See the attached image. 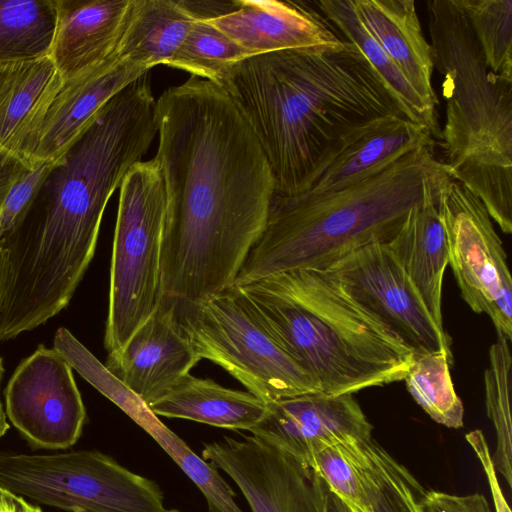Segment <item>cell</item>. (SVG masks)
Masks as SVG:
<instances>
[{
    "mask_svg": "<svg viewBox=\"0 0 512 512\" xmlns=\"http://www.w3.org/2000/svg\"><path fill=\"white\" fill-rule=\"evenodd\" d=\"M240 287L323 394H354L406 377L413 352L324 270L284 272Z\"/></svg>",
    "mask_w": 512,
    "mask_h": 512,
    "instance_id": "5b68a950",
    "label": "cell"
},
{
    "mask_svg": "<svg viewBox=\"0 0 512 512\" xmlns=\"http://www.w3.org/2000/svg\"><path fill=\"white\" fill-rule=\"evenodd\" d=\"M156 121L163 294L197 300L235 285L266 227L274 179L253 131L213 81L191 76L166 89Z\"/></svg>",
    "mask_w": 512,
    "mask_h": 512,
    "instance_id": "6da1fadb",
    "label": "cell"
},
{
    "mask_svg": "<svg viewBox=\"0 0 512 512\" xmlns=\"http://www.w3.org/2000/svg\"><path fill=\"white\" fill-rule=\"evenodd\" d=\"M441 190L411 209L387 245L436 324L443 328L442 284L449 254L437 207Z\"/></svg>",
    "mask_w": 512,
    "mask_h": 512,
    "instance_id": "7402d4cb",
    "label": "cell"
},
{
    "mask_svg": "<svg viewBox=\"0 0 512 512\" xmlns=\"http://www.w3.org/2000/svg\"><path fill=\"white\" fill-rule=\"evenodd\" d=\"M0 512H44L20 496L0 486Z\"/></svg>",
    "mask_w": 512,
    "mask_h": 512,
    "instance_id": "f35d334b",
    "label": "cell"
},
{
    "mask_svg": "<svg viewBox=\"0 0 512 512\" xmlns=\"http://www.w3.org/2000/svg\"><path fill=\"white\" fill-rule=\"evenodd\" d=\"M194 20L181 0H131L115 56L146 70L166 66Z\"/></svg>",
    "mask_w": 512,
    "mask_h": 512,
    "instance_id": "cb8c5ba5",
    "label": "cell"
},
{
    "mask_svg": "<svg viewBox=\"0 0 512 512\" xmlns=\"http://www.w3.org/2000/svg\"><path fill=\"white\" fill-rule=\"evenodd\" d=\"M364 512H420L418 499L423 486L372 439L364 443L360 466Z\"/></svg>",
    "mask_w": 512,
    "mask_h": 512,
    "instance_id": "4316f807",
    "label": "cell"
},
{
    "mask_svg": "<svg viewBox=\"0 0 512 512\" xmlns=\"http://www.w3.org/2000/svg\"><path fill=\"white\" fill-rule=\"evenodd\" d=\"M465 438L482 464L483 470L491 487L490 489L496 512H511L501 492L492 456L490 455L489 447L482 431L473 430L467 433Z\"/></svg>",
    "mask_w": 512,
    "mask_h": 512,
    "instance_id": "8d00e7d4",
    "label": "cell"
},
{
    "mask_svg": "<svg viewBox=\"0 0 512 512\" xmlns=\"http://www.w3.org/2000/svg\"><path fill=\"white\" fill-rule=\"evenodd\" d=\"M199 361L178 325L175 299L164 296L125 345L108 353L104 365L150 407L169 394Z\"/></svg>",
    "mask_w": 512,
    "mask_h": 512,
    "instance_id": "9a60e30c",
    "label": "cell"
},
{
    "mask_svg": "<svg viewBox=\"0 0 512 512\" xmlns=\"http://www.w3.org/2000/svg\"><path fill=\"white\" fill-rule=\"evenodd\" d=\"M324 512H357L355 507L333 492L325 484V511Z\"/></svg>",
    "mask_w": 512,
    "mask_h": 512,
    "instance_id": "ab89813d",
    "label": "cell"
},
{
    "mask_svg": "<svg viewBox=\"0 0 512 512\" xmlns=\"http://www.w3.org/2000/svg\"><path fill=\"white\" fill-rule=\"evenodd\" d=\"M9 429V424L6 419V413L3 408V404L0 398V439L5 435Z\"/></svg>",
    "mask_w": 512,
    "mask_h": 512,
    "instance_id": "b9f144b4",
    "label": "cell"
},
{
    "mask_svg": "<svg viewBox=\"0 0 512 512\" xmlns=\"http://www.w3.org/2000/svg\"><path fill=\"white\" fill-rule=\"evenodd\" d=\"M435 144L426 127L403 115L377 119L343 145L308 191L321 193L342 189L382 172L420 147Z\"/></svg>",
    "mask_w": 512,
    "mask_h": 512,
    "instance_id": "ffe728a7",
    "label": "cell"
},
{
    "mask_svg": "<svg viewBox=\"0 0 512 512\" xmlns=\"http://www.w3.org/2000/svg\"><path fill=\"white\" fill-rule=\"evenodd\" d=\"M57 21L49 57L63 81L115 55L131 0H55Z\"/></svg>",
    "mask_w": 512,
    "mask_h": 512,
    "instance_id": "ac0fdd59",
    "label": "cell"
},
{
    "mask_svg": "<svg viewBox=\"0 0 512 512\" xmlns=\"http://www.w3.org/2000/svg\"><path fill=\"white\" fill-rule=\"evenodd\" d=\"M266 405L264 417L249 432L309 466L323 445L371 439L373 426L353 394L307 393Z\"/></svg>",
    "mask_w": 512,
    "mask_h": 512,
    "instance_id": "5bb4252c",
    "label": "cell"
},
{
    "mask_svg": "<svg viewBox=\"0 0 512 512\" xmlns=\"http://www.w3.org/2000/svg\"><path fill=\"white\" fill-rule=\"evenodd\" d=\"M0 486L68 512H167L155 481L96 450L0 451Z\"/></svg>",
    "mask_w": 512,
    "mask_h": 512,
    "instance_id": "9c48e42d",
    "label": "cell"
},
{
    "mask_svg": "<svg viewBox=\"0 0 512 512\" xmlns=\"http://www.w3.org/2000/svg\"><path fill=\"white\" fill-rule=\"evenodd\" d=\"M452 353L413 354L405 381L418 405L437 423L448 428L464 425V406L450 374Z\"/></svg>",
    "mask_w": 512,
    "mask_h": 512,
    "instance_id": "83f0119b",
    "label": "cell"
},
{
    "mask_svg": "<svg viewBox=\"0 0 512 512\" xmlns=\"http://www.w3.org/2000/svg\"><path fill=\"white\" fill-rule=\"evenodd\" d=\"M150 436L172 458L206 499L207 512H243L235 493L219 470L198 456L180 437L162 424Z\"/></svg>",
    "mask_w": 512,
    "mask_h": 512,
    "instance_id": "d6a6232c",
    "label": "cell"
},
{
    "mask_svg": "<svg viewBox=\"0 0 512 512\" xmlns=\"http://www.w3.org/2000/svg\"><path fill=\"white\" fill-rule=\"evenodd\" d=\"M202 458L236 483L252 512H324L325 483L306 463L258 438L204 444Z\"/></svg>",
    "mask_w": 512,
    "mask_h": 512,
    "instance_id": "4fadbf2b",
    "label": "cell"
},
{
    "mask_svg": "<svg viewBox=\"0 0 512 512\" xmlns=\"http://www.w3.org/2000/svg\"><path fill=\"white\" fill-rule=\"evenodd\" d=\"M3 374H4L3 360L0 357V383H1V380H2V377H3Z\"/></svg>",
    "mask_w": 512,
    "mask_h": 512,
    "instance_id": "7bdbcfd3",
    "label": "cell"
},
{
    "mask_svg": "<svg viewBox=\"0 0 512 512\" xmlns=\"http://www.w3.org/2000/svg\"><path fill=\"white\" fill-rule=\"evenodd\" d=\"M53 349L146 433L150 434L162 424L150 407L113 375L67 328L57 329Z\"/></svg>",
    "mask_w": 512,
    "mask_h": 512,
    "instance_id": "f1b7e54d",
    "label": "cell"
},
{
    "mask_svg": "<svg viewBox=\"0 0 512 512\" xmlns=\"http://www.w3.org/2000/svg\"><path fill=\"white\" fill-rule=\"evenodd\" d=\"M489 368L484 373L487 415L492 421L497 446L492 457L495 469L512 485L511 469V367L510 341L497 335L489 349Z\"/></svg>",
    "mask_w": 512,
    "mask_h": 512,
    "instance_id": "f546056e",
    "label": "cell"
},
{
    "mask_svg": "<svg viewBox=\"0 0 512 512\" xmlns=\"http://www.w3.org/2000/svg\"><path fill=\"white\" fill-rule=\"evenodd\" d=\"M434 147H420L342 189L274 194L264 232L235 285L294 270H324L356 249L387 243L411 209L451 179Z\"/></svg>",
    "mask_w": 512,
    "mask_h": 512,
    "instance_id": "277c9868",
    "label": "cell"
},
{
    "mask_svg": "<svg viewBox=\"0 0 512 512\" xmlns=\"http://www.w3.org/2000/svg\"><path fill=\"white\" fill-rule=\"evenodd\" d=\"M6 415L33 446L68 449L87 419L71 366L40 344L12 374L4 391Z\"/></svg>",
    "mask_w": 512,
    "mask_h": 512,
    "instance_id": "7c38bea8",
    "label": "cell"
},
{
    "mask_svg": "<svg viewBox=\"0 0 512 512\" xmlns=\"http://www.w3.org/2000/svg\"><path fill=\"white\" fill-rule=\"evenodd\" d=\"M167 512H180V511L177 509H167Z\"/></svg>",
    "mask_w": 512,
    "mask_h": 512,
    "instance_id": "ee69618b",
    "label": "cell"
},
{
    "mask_svg": "<svg viewBox=\"0 0 512 512\" xmlns=\"http://www.w3.org/2000/svg\"><path fill=\"white\" fill-rule=\"evenodd\" d=\"M165 187L155 158L139 161L120 186L104 346L121 349L164 297Z\"/></svg>",
    "mask_w": 512,
    "mask_h": 512,
    "instance_id": "ba28073f",
    "label": "cell"
},
{
    "mask_svg": "<svg viewBox=\"0 0 512 512\" xmlns=\"http://www.w3.org/2000/svg\"><path fill=\"white\" fill-rule=\"evenodd\" d=\"M324 271L413 354L452 353L451 338L436 324L387 243L356 249Z\"/></svg>",
    "mask_w": 512,
    "mask_h": 512,
    "instance_id": "8fae6325",
    "label": "cell"
},
{
    "mask_svg": "<svg viewBox=\"0 0 512 512\" xmlns=\"http://www.w3.org/2000/svg\"><path fill=\"white\" fill-rule=\"evenodd\" d=\"M157 134L148 73L112 97L53 163L4 239L14 269L49 288L77 286L95 253L106 205Z\"/></svg>",
    "mask_w": 512,
    "mask_h": 512,
    "instance_id": "3957f363",
    "label": "cell"
},
{
    "mask_svg": "<svg viewBox=\"0 0 512 512\" xmlns=\"http://www.w3.org/2000/svg\"><path fill=\"white\" fill-rule=\"evenodd\" d=\"M486 64L512 79V0H460Z\"/></svg>",
    "mask_w": 512,
    "mask_h": 512,
    "instance_id": "1f68e13d",
    "label": "cell"
},
{
    "mask_svg": "<svg viewBox=\"0 0 512 512\" xmlns=\"http://www.w3.org/2000/svg\"><path fill=\"white\" fill-rule=\"evenodd\" d=\"M7 254L5 249L0 246V310L3 301L5 282H6Z\"/></svg>",
    "mask_w": 512,
    "mask_h": 512,
    "instance_id": "60d3db41",
    "label": "cell"
},
{
    "mask_svg": "<svg viewBox=\"0 0 512 512\" xmlns=\"http://www.w3.org/2000/svg\"><path fill=\"white\" fill-rule=\"evenodd\" d=\"M250 56L208 20L195 19L182 45L166 66L216 82L225 69Z\"/></svg>",
    "mask_w": 512,
    "mask_h": 512,
    "instance_id": "4dcf8cb0",
    "label": "cell"
},
{
    "mask_svg": "<svg viewBox=\"0 0 512 512\" xmlns=\"http://www.w3.org/2000/svg\"><path fill=\"white\" fill-rule=\"evenodd\" d=\"M354 507H355V506H354ZM355 509H356V511H357V512H364L363 510H361V509H359V508H357V507H355Z\"/></svg>",
    "mask_w": 512,
    "mask_h": 512,
    "instance_id": "f6af8a7d",
    "label": "cell"
},
{
    "mask_svg": "<svg viewBox=\"0 0 512 512\" xmlns=\"http://www.w3.org/2000/svg\"><path fill=\"white\" fill-rule=\"evenodd\" d=\"M359 19L426 105L437 112L431 44L423 35L414 0H353Z\"/></svg>",
    "mask_w": 512,
    "mask_h": 512,
    "instance_id": "44dd1931",
    "label": "cell"
},
{
    "mask_svg": "<svg viewBox=\"0 0 512 512\" xmlns=\"http://www.w3.org/2000/svg\"><path fill=\"white\" fill-rule=\"evenodd\" d=\"M449 265L462 299L490 317L497 335L512 339V277L507 254L486 207L463 184L449 179L439 195Z\"/></svg>",
    "mask_w": 512,
    "mask_h": 512,
    "instance_id": "30bf717a",
    "label": "cell"
},
{
    "mask_svg": "<svg viewBox=\"0 0 512 512\" xmlns=\"http://www.w3.org/2000/svg\"><path fill=\"white\" fill-rule=\"evenodd\" d=\"M56 21L55 0H0V63L49 56Z\"/></svg>",
    "mask_w": 512,
    "mask_h": 512,
    "instance_id": "484cf974",
    "label": "cell"
},
{
    "mask_svg": "<svg viewBox=\"0 0 512 512\" xmlns=\"http://www.w3.org/2000/svg\"><path fill=\"white\" fill-rule=\"evenodd\" d=\"M208 20L250 56L293 49L337 48L344 39L310 1L235 0Z\"/></svg>",
    "mask_w": 512,
    "mask_h": 512,
    "instance_id": "2e32d148",
    "label": "cell"
},
{
    "mask_svg": "<svg viewBox=\"0 0 512 512\" xmlns=\"http://www.w3.org/2000/svg\"><path fill=\"white\" fill-rule=\"evenodd\" d=\"M52 165L37 163L13 185L0 212V243L32 204Z\"/></svg>",
    "mask_w": 512,
    "mask_h": 512,
    "instance_id": "e575fe53",
    "label": "cell"
},
{
    "mask_svg": "<svg viewBox=\"0 0 512 512\" xmlns=\"http://www.w3.org/2000/svg\"><path fill=\"white\" fill-rule=\"evenodd\" d=\"M175 316L200 360L222 367L264 403L321 392L276 341L240 286L197 300L175 299Z\"/></svg>",
    "mask_w": 512,
    "mask_h": 512,
    "instance_id": "52a82bcc",
    "label": "cell"
},
{
    "mask_svg": "<svg viewBox=\"0 0 512 512\" xmlns=\"http://www.w3.org/2000/svg\"><path fill=\"white\" fill-rule=\"evenodd\" d=\"M219 84L257 138L275 194L309 190L343 145L371 122L403 115L352 43L245 57ZM404 116V115H403Z\"/></svg>",
    "mask_w": 512,
    "mask_h": 512,
    "instance_id": "7a4b0ae2",
    "label": "cell"
},
{
    "mask_svg": "<svg viewBox=\"0 0 512 512\" xmlns=\"http://www.w3.org/2000/svg\"><path fill=\"white\" fill-rule=\"evenodd\" d=\"M366 441L323 445L313 453L310 461V467L324 483L355 507H360L362 503L360 466Z\"/></svg>",
    "mask_w": 512,
    "mask_h": 512,
    "instance_id": "836d02e7",
    "label": "cell"
},
{
    "mask_svg": "<svg viewBox=\"0 0 512 512\" xmlns=\"http://www.w3.org/2000/svg\"><path fill=\"white\" fill-rule=\"evenodd\" d=\"M148 72L121 62L114 55L63 81L40 127L33 163H54L60 159L112 97Z\"/></svg>",
    "mask_w": 512,
    "mask_h": 512,
    "instance_id": "e0dca14e",
    "label": "cell"
},
{
    "mask_svg": "<svg viewBox=\"0 0 512 512\" xmlns=\"http://www.w3.org/2000/svg\"><path fill=\"white\" fill-rule=\"evenodd\" d=\"M418 505L420 512H492L484 495H452L441 491H420Z\"/></svg>",
    "mask_w": 512,
    "mask_h": 512,
    "instance_id": "d590c367",
    "label": "cell"
},
{
    "mask_svg": "<svg viewBox=\"0 0 512 512\" xmlns=\"http://www.w3.org/2000/svg\"><path fill=\"white\" fill-rule=\"evenodd\" d=\"M314 4L341 37L355 45L380 77L401 113L423 125L435 141L440 134L438 113L431 110L378 41L359 19L353 0H317Z\"/></svg>",
    "mask_w": 512,
    "mask_h": 512,
    "instance_id": "d4e9b609",
    "label": "cell"
},
{
    "mask_svg": "<svg viewBox=\"0 0 512 512\" xmlns=\"http://www.w3.org/2000/svg\"><path fill=\"white\" fill-rule=\"evenodd\" d=\"M34 165L0 147V212L13 187Z\"/></svg>",
    "mask_w": 512,
    "mask_h": 512,
    "instance_id": "74e56055",
    "label": "cell"
},
{
    "mask_svg": "<svg viewBox=\"0 0 512 512\" xmlns=\"http://www.w3.org/2000/svg\"><path fill=\"white\" fill-rule=\"evenodd\" d=\"M62 84L49 56L0 63V147L36 165L37 136Z\"/></svg>",
    "mask_w": 512,
    "mask_h": 512,
    "instance_id": "d6986e66",
    "label": "cell"
},
{
    "mask_svg": "<svg viewBox=\"0 0 512 512\" xmlns=\"http://www.w3.org/2000/svg\"><path fill=\"white\" fill-rule=\"evenodd\" d=\"M434 69L445 121L438 144L451 178L512 232V79L490 70L460 0H428Z\"/></svg>",
    "mask_w": 512,
    "mask_h": 512,
    "instance_id": "8992f818",
    "label": "cell"
},
{
    "mask_svg": "<svg viewBox=\"0 0 512 512\" xmlns=\"http://www.w3.org/2000/svg\"><path fill=\"white\" fill-rule=\"evenodd\" d=\"M150 409L157 416L250 431L264 417L267 405L248 391L226 388L214 380L188 374Z\"/></svg>",
    "mask_w": 512,
    "mask_h": 512,
    "instance_id": "603a6c76",
    "label": "cell"
}]
</instances>
